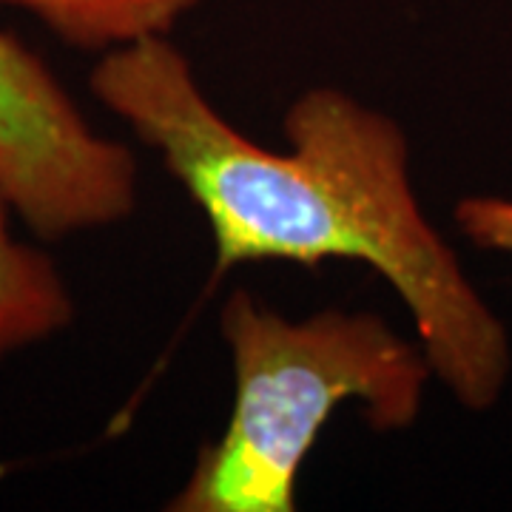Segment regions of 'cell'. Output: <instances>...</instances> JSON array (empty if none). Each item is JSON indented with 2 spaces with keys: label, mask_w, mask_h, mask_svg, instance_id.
Here are the masks:
<instances>
[{
  "label": "cell",
  "mask_w": 512,
  "mask_h": 512,
  "mask_svg": "<svg viewBox=\"0 0 512 512\" xmlns=\"http://www.w3.org/2000/svg\"><path fill=\"white\" fill-rule=\"evenodd\" d=\"M453 222L470 245L512 259V197L467 194L453 205Z\"/></svg>",
  "instance_id": "8992f818"
},
{
  "label": "cell",
  "mask_w": 512,
  "mask_h": 512,
  "mask_svg": "<svg viewBox=\"0 0 512 512\" xmlns=\"http://www.w3.org/2000/svg\"><path fill=\"white\" fill-rule=\"evenodd\" d=\"M43 23L66 46L109 52L131 40L171 35L202 0H0Z\"/></svg>",
  "instance_id": "5b68a950"
},
{
  "label": "cell",
  "mask_w": 512,
  "mask_h": 512,
  "mask_svg": "<svg viewBox=\"0 0 512 512\" xmlns=\"http://www.w3.org/2000/svg\"><path fill=\"white\" fill-rule=\"evenodd\" d=\"M0 185L18 220L43 239L111 228L140 200L131 148L100 134L9 32H0Z\"/></svg>",
  "instance_id": "3957f363"
},
{
  "label": "cell",
  "mask_w": 512,
  "mask_h": 512,
  "mask_svg": "<svg viewBox=\"0 0 512 512\" xmlns=\"http://www.w3.org/2000/svg\"><path fill=\"white\" fill-rule=\"evenodd\" d=\"M220 330L234 367L231 419L200 450L174 512H293L302 464L342 404H356L373 433H399L436 379L419 339L373 311L288 319L237 288Z\"/></svg>",
  "instance_id": "7a4b0ae2"
},
{
  "label": "cell",
  "mask_w": 512,
  "mask_h": 512,
  "mask_svg": "<svg viewBox=\"0 0 512 512\" xmlns=\"http://www.w3.org/2000/svg\"><path fill=\"white\" fill-rule=\"evenodd\" d=\"M15 220L0 185V362L55 339L74 319L66 276L52 256L18 237Z\"/></svg>",
  "instance_id": "277c9868"
},
{
  "label": "cell",
  "mask_w": 512,
  "mask_h": 512,
  "mask_svg": "<svg viewBox=\"0 0 512 512\" xmlns=\"http://www.w3.org/2000/svg\"><path fill=\"white\" fill-rule=\"evenodd\" d=\"M89 89L197 202L217 276L262 259L365 262L399 296L453 399L470 413L498 404L510 333L421 211L410 140L390 114L313 86L285 114L288 148H262L211 103L171 35L103 52Z\"/></svg>",
  "instance_id": "6da1fadb"
}]
</instances>
